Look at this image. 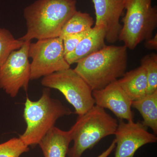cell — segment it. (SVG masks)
Segmentation results:
<instances>
[{"mask_svg":"<svg viewBox=\"0 0 157 157\" xmlns=\"http://www.w3.org/2000/svg\"><path fill=\"white\" fill-rule=\"evenodd\" d=\"M76 6V0H37L24 10L27 30L19 39L59 37L65 24L77 11Z\"/></svg>","mask_w":157,"mask_h":157,"instance_id":"6da1fadb","label":"cell"},{"mask_svg":"<svg viewBox=\"0 0 157 157\" xmlns=\"http://www.w3.org/2000/svg\"><path fill=\"white\" fill-rule=\"evenodd\" d=\"M125 45H105L77 62L74 70L92 90H101L122 77L128 66Z\"/></svg>","mask_w":157,"mask_h":157,"instance_id":"7a4b0ae2","label":"cell"},{"mask_svg":"<svg viewBox=\"0 0 157 157\" xmlns=\"http://www.w3.org/2000/svg\"><path fill=\"white\" fill-rule=\"evenodd\" d=\"M72 113L60 101L52 98L49 89L45 88L38 101L26 98L23 117L27 127L19 138L29 147L36 145L55 126L58 119Z\"/></svg>","mask_w":157,"mask_h":157,"instance_id":"3957f363","label":"cell"},{"mask_svg":"<svg viewBox=\"0 0 157 157\" xmlns=\"http://www.w3.org/2000/svg\"><path fill=\"white\" fill-rule=\"evenodd\" d=\"M117 121L105 109L94 105L87 112L78 116L69 130L73 145L68 150L69 157H81L87 149L92 148L103 138L114 135Z\"/></svg>","mask_w":157,"mask_h":157,"instance_id":"277c9868","label":"cell"},{"mask_svg":"<svg viewBox=\"0 0 157 157\" xmlns=\"http://www.w3.org/2000/svg\"><path fill=\"white\" fill-rule=\"evenodd\" d=\"M124 9L118 40L133 50L153 37L157 26V7L152 6V0H125Z\"/></svg>","mask_w":157,"mask_h":157,"instance_id":"5b68a950","label":"cell"},{"mask_svg":"<svg viewBox=\"0 0 157 157\" xmlns=\"http://www.w3.org/2000/svg\"><path fill=\"white\" fill-rule=\"evenodd\" d=\"M41 83L46 88L60 92L78 116L84 114L95 105L92 90L74 69L70 68L45 76Z\"/></svg>","mask_w":157,"mask_h":157,"instance_id":"8992f818","label":"cell"},{"mask_svg":"<svg viewBox=\"0 0 157 157\" xmlns=\"http://www.w3.org/2000/svg\"><path fill=\"white\" fill-rule=\"evenodd\" d=\"M28 56L32 59L31 80L70 68L65 59L63 39L59 37L40 39L36 43L31 42Z\"/></svg>","mask_w":157,"mask_h":157,"instance_id":"52a82bcc","label":"cell"},{"mask_svg":"<svg viewBox=\"0 0 157 157\" xmlns=\"http://www.w3.org/2000/svg\"><path fill=\"white\" fill-rule=\"evenodd\" d=\"M31 41H25L21 48L12 52L0 67V88L11 98L21 89L27 90L31 80L28 51Z\"/></svg>","mask_w":157,"mask_h":157,"instance_id":"ba28073f","label":"cell"},{"mask_svg":"<svg viewBox=\"0 0 157 157\" xmlns=\"http://www.w3.org/2000/svg\"><path fill=\"white\" fill-rule=\"evenodd\" d=\"M114 135L116 136L114 157H134L140 147L157 141L156 135L149 132L147 127L140 121L125 122L120 120Z\"/></svg>","mask_w":157,"mask_h":157,"instance_id":"9c48e42d","label":"cell"},{"mask_svg":"<svg viewBox=\"0 0 157 157\" xmlns=\"http://www.w3.org/2000/svg\"><path fill=\"white\" fill-rule=\"evenodd\" d=\"M96 14V26L101 27L106 33L105 40L115 43L122 28L120 20L124 10L125 0H92Z\"/></svg>","mask_w":157,"mask_h":157,"instance_id":"30bf717a","label":"cell"},{"mask_svg":"<svg viewBox=\"0 0 157 157\" xmlns=\"http://www.w3.org/2000/svg\"><path fill=\"white\" fill-rule=\"evenodd\" d=\"M95 105L109 109L120 120L134 121L132 101L115 81L101 90H93Z\"/></svg>","mask_w":157,"mask_h":157,"instance_id":"8fae6325","label":"cell"},{"mask_svg":"<svg viewBox=\"0 0 157 157\" xmlns=\"http://www.w3.org/2000/svg\"><path fill=\"white\" fill-rule=\"evenodd\" d=\"M105 36L104 29L94 26L82 38L76 48L65 56L66 61L70 66L102 49L106 45Z\"/></svg>","mask_w":157,"mask_h":157,"instance_id":"7c38bea8","label":"cell"},{"mask_svg":"<svg viewBox=\"0 0 157 157\" xmlns=\"http://www.w3.org/2000/svg\"><path fill=\"white\" fill-rule=\"evenodd\" d=\"M72 141L70 132L53 127L39 141L44 157H66Z\"/></svg>","mask_w":157,"mask_h":157,"instance_id":"4fadbf2b","label":"cell"},{"mask_svg":"<svg viewBox=\"0 0 157 157\" xmlns=\"http://www.w3.org/2000/svg\"><path fill=\"white\" fill-rule=\"evenodd\" d=\"M117 81L132 101L141 99L146 95L147 78L146 70L142 65L125 73Z\"/></svg>","mask_w":157,"mask_h":157,"instance_id":"5bb4252c","label":"cell"},{"mask_svg":"<svg viewBox=\"0 0 157 157\" xmlns=\"http://www.w3.org/2000/svg\"><path fill=\"white\" fill-rule=\"evenodd\" d=\"M132 107L137 109L143 119L142 123L157 134V91L132 102Z\"/></svg>","mask_w":157,"mask_h":157,"instance_id":"9a60e30c","label":"cell"},{"mask_svg":"<svg viewBox=\"0 0 157 157\" xmlns=\"http://www.w3.org/2000/svg\"><path fill=\"white\" fill-rule=\"evenodd\" d=\"M94 22L88 13L76 11L65 24L59 37L62 39L70 34L88 32L92 28Z\"/></svg>","mask_w":157,"mask_h":157,"instance_id":"2e32d148","label":"cell"},{"mask_svg":"<svg viewBox=\"0 0 157 157\" xmlns=\"http://www.w3.org/2000/svg\"><path fill=\"white\" fill-rule=\"evenodd\" d=\"M24 42L15 39L8 30L0 28V67L11 52L21 48Z\"/></svg>","mask_w":157,"mask_h":157,"instance_id":"e0dca14e","label":"cell"},{"mask_svg":"<svg viewBox=\"0 0 157 157\" xmlns=\"http://www.w3.org/2000/svg\"><path fill=\"white\" fill-rule=\"evenodd\" d=\"M140 63L146 70L147 81L146 95L151 94L157 91V54H150L144 56Z\"/></svg>","mask_w":157,"mask_h":157,"instance_id":"ac0fdd59","label":"cell"},{"mask_svg":"<svg viewBox=\"0 0 157 157\" xmlns=\"http://www.w3.org/2000/svg\"><path fill=\"white\" fill-rule=\"evenodd\" d=\"M29 150V146L19 137H14L0 144V157H19Z\"/></svg>","mask_w":157,"mask_h":157,"instance_id":"d6986e66","label":"cell"},{"mask_svg":"<svg viewBox=\"0 0 157 157\" xmlns=\"http://www.w3.org/2000/svg\"><path fill=\"white\" fill-rule=\"evenodd\" d=\"M89 31L80 33L70 34L65 36L62 39L65 56L72 52L76 48L78 43Z\"/></svg>","mask_w":157,"mask_h":157,"instance_id":"ffe728a7","label":"cell"},{"mask_svg":"<svg viewBox=\"0 0 157 157\" xmlns=\"http://www.w3.org/2000/svg\"><path fill=\"white\" fill-rule=\"evenodd\" d=\"M145 46L148 49L156 50L157 48V34L150 39L145 41Z\"/></svg>","mask_w":157,"mask_h":157,"instance_id":"44dd1931","label":"cell"},{"mask_svg":"<svg viewBox=\"0 0 157 157\" xmlns=\"http://www.w3.org/2000/svg\"><path fill=\"white\" fill-rule=\"evenodd\" d=\"M116 147V140L114 139L113 140L112 143L110 144V146L109 147L107 150L103 152L102 154H101L100 155L98 156V157H108V156L111 154L113 151L115 149Z\"/></svg>","mask_w":157,"mask_h":157,"instance_id":"7402d4cb","label":"cell"}]
</instances>
